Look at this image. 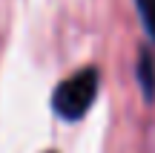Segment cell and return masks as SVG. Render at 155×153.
<instances>
[{"instance_id": "1", "label": "cell", "mask_w": 155, "mask_h": 153, "mask_svg": "<svg viewBox=\"0 0 155 153\" xmlns=\"http://www.w3.org/2000/svg\"><path fill=\"white\" fill-rule=\"evenodd\" d=\"M95 96H98V69L83 67V69H78L72 78L58 84L55 96H52V110L66 121H78L92 107Z\"/></svg>"}, {"instance_id": "2", "label": "cell", "mask_w": 155, "mask_h": 153, "mask_svg": "<svg viewBox=\"0 0 155 153\" xmlns=\"http://www.w3.org/2000/svg\"><path fill=\"white\" fill-rule=\"evenodd\" d=\"M138 84H141L144 98L152 101L155 98V58L150 49H141V55H138Z\"/></svg>"}, {"instance_id": "3", "label": "cell", "mask_w": 155, "mask_h": 153, "mask_svg": "<svg viewBox=\"0 0 155 153\" xmlns=\"http://www.w3.org/2000/svg\"><path fill=\"white\" fill-rule=\"evenodd\" d=\"M135 3H138V15L144 20L147 32L155 38V0H135Z\"/></svg>"}]
</instances>
